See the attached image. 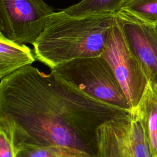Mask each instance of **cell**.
<instances>
[{
    "mask_svg": "<svg viewBox=\"0 0 157 157\" xmlns=\"http://www.w3.org/2000/svg\"><path fill=\"white\" fill-rule=\"evenodd\" d=\"M96 141L95 157H153L142 123L131 112L101 124Z\"/></svg>",
    "mask_w": 157,
    "mask_h": 157,
    "instance_id": "277c9868",
    "label": "cell"
},
{
    "mask_svg": "<svg viewBox=\"0 0 157 157\" xmlns=\"http://www.w3.org/2000/svg\"><path fill=\"white\" fill-rule=\"evenodd\" d=\"M74 149L58 145L28 143H20L15 145L16 157H58Z\"/></svg>",
    "mask_w": 157,
    "mask_h": 157,
    "instance_id": "7c38bea8",
    "label": "cell"
},
{
    "mask_svg": "<svg viewBox=\"0 0 157 157\" xmlns=\"http://www.w3.org/2000/svg\"><path fill=\"white\" fill-rule=\"evenodd\" d=\"M130 112L98 100L51 71L31 65L1 80L0 117L20 143L58 145L95 157L96 130L117 115Z\"/></svg>",
    "mask_w": 157,
    "mask_h": 157,
    "instance_id": "6da1fadb",
    "label": "cell"
},
{
    "mask_svg": "<svg viewBox=\"0 0 157 157\" xmlns=\"http://www.w3.org/2000/svg\"><path fill=\"white\" fill-rule=\"evenodd\" d=\"M121 9L146 24L157 26V0H126Z\"/></svg>",
    "mask_w": 157,
    "mask_h": 157,
    "instance_id": "8fae6325",
    "label": "cell"
},
{
    "mask_svg": "<svg viewBox=\"0 0 157 157\" xmlns=\"http://www.w3.org/2000/svg\"><path fill=\"white\" fill-rule=\"evenodd\" d=\"M58 157H93L90 155L78 150H72L66 153H64Z\"/></svg>",
    "mask_w": 157,
    "mask_h": 157,
    "instance_id": "5bb4252c",
    "label": "cell"
},
{
    "mask_svg": "<svg viewBox=\"0 0 157 157\" xmlns=\"http://www.w3.org/2000/svg\"><path fill=\"white\" fill-rule=\"evenodd\" d=\"M51 71L93 98L131 112L118 81L110 65L102 56L74 59Z\"/></svg>",
    "mask_w": 157,
    "mask_h": 157,
    "instance_id": "3957f363",
    "label": "cell"
},
{
    "mask_svg": "<svg viewBox=\"0 0 157 157\" xmlns=\"http://www.w3.org/2000/svg\"><path fill=\"white\" fill-rule=\"evenodd\" d=\"M54 12L44 0H0V33L19 44L33 45Z\"/></svg>",
    "mask_w": 157,
    "mask_h": 157,
    "instance_id": "8992f818",
    "label": "cell"
},
{
    "mask_svg": "<svg viewBox=\"0 0 157 157\" xmlns=\"http://www.w3.org/2000/svg\"><path fill=\"white\" fill-rule=\"evenodd\" d=\"M152 85H153V88H154L155 91H156V93H157V85H153V83H152Z\"/></svg>",
    "mask_w": 157,
    "mask_h": 157,
    "instance_id": "9a60e30c",
    "label": "cell"
},
{
    "mask_svg": "<svg viewBox=\"0 0 157 157\" xmlns=\"http://www.w3.org/2000/svg\"><path fill=\"white\" fill-rule=\"evenodd\" d=\"M140 120L153 157H157V93L149 84L137 107L132 111Z\"/></svg>",
    "mask_w": 157,
    "mask_h": 157,
    "instance_id": "9c48e42d",
    "label": "cell"
},
{
    "mask_svg": "<svg viewBox=\"0 0 157 157\" xmlns=\"http://www.w3.org/2000/svg\"><path fill=\"white\" fill-rule=\"evenodd\" d=\"M115 14L74 17L55 12L33 44L37 60L51 70L71 61L101 56Z\"/></svg>",
    "mask_w": 157,
    "mask_h": 157,
    "instance_id": "7a4b0ae2",
    "label": "cell"
},
{
    "mask_svg": "<svg viewBox=\"0 0 157 157\" xmlns=\"http://www.w3.org/2000/svg\"><path fill=\"white\" fill-rule=\"evenodd\" d=\"M36 59L33 50L0 33V79L16 71L31 65Z\"/></svg>",
    "mask_w": 157,
    "mask_h": 157,
    "instance_id": "ba28073f",
    "label": "cell"
},
{
    "mask_svg": "<svg viewBox=\"0 0 157 157\" xmlns=\"http://www.w3.org/2000/svg\"><path fill=\"white\" fill-rule=\"evenodd\" d=\"M0 157H16L13 131L11 124L0 117Z\"/></svg>",
    "mask_w": 157,
    "mask_h": 157,
    "instance_id": "4fadbf2b",
    "label": "cell"
},
{
    "mask_svg": "<svg viewBox=\"0 0 157 157\" xmlns=\"http://www.w3.org/2000/svg\"><path fill=\"white\" fill-rule=\"evenodd\" d=\"M101 56L110 65L131 111L134 110L139 104L150 80L141 63L129 48L116 17Z\"/></svg>",
    "mask_w": 157,
    "mask_h": 157,
    "instance_id": "5b68a950",
    "label": "cell"
},
{
    "mask_svg": "<svg viewBox=\"0 0 157 157\" xmlns=\"http://www.w3.org/2000/svg\"><path fill=\"white\" fill-rule=\"evenodd\" d=\"M115 17L129 48L141 63L150 82L157 85V26L146 24L122 9Z\"/></svg>",
    "mask_w": 157,
    "mask_h": 157,
    "instance_id": "52a82bcc",
    "label": "cell"
},
{
    "mask_svg": "<svg viewBox=\"0 0 157 157\" xmlns=\"http://www.w3.org/2000/svg\"><path fill=\"white\" fill-rule=\"evenodd\" d=\"M126 0H81L63 11L74 17L115 14Z\"/></svg>",
    "mask_w": 157,
    "mask_h": 157,
    "instance_id": "30bf717a",
    "label": "cell"
}]
</instances>
